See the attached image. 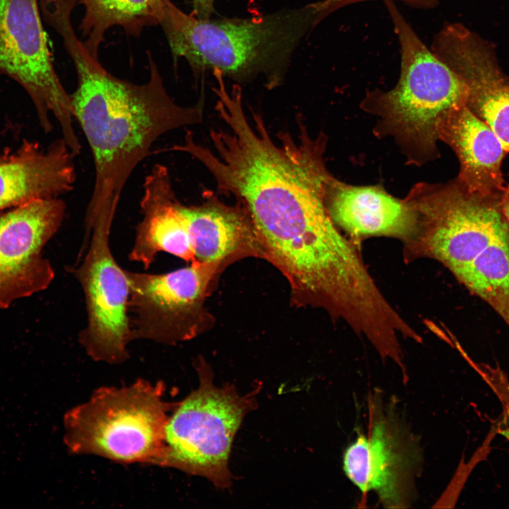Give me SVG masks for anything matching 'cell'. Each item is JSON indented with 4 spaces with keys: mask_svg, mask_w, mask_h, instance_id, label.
<instances>
[{
    "mask_svg": "<svg viewBox=\"0 0 509 509\" xmlns=\"http://www.w3.org/2000/svg\"><path fill=\"white\" fill-rule=\"evenodd\" d=\"M59 35L76 72L70 94L74 120L89 146L95 179L84 223L113 221L124 187L136 166L163 134L202 121L200 105L185 107L168 93L148 52L149 78L142 84L109 73L87 51L72 25Z\"/></svg>",
    "mask_w": 509,
    "mask_h": 509,
    "instance_id": "obj_1",
    "label": "cell"
},
{
    "mask_svg": "<svg viewBox=\"0 0 509 509\" xmlns=\"http://www.w3.org/2000/svg\"><path fill=\"white\" fill-rule=\"evenodd\" d=\"M323 20L317 3L253 18L202 20L167 0L160 21L173 62L194 75L206 71L236 79L278 80L303 38Z\"/></svg>",
    "mask_w": 509,
    "mask_h": 509,
    "instance_id": "obj_2",
    "label": "cell"
},
{
    "mask_svg": "<svg viewBox=\"0 0 509 509\" xmlns=\"http://www.w3.org/2000/svg\"><path fill=\"white\" fill-rule=\"evenodd\" d=\"M385 4L399 45V78L388 91L369 92L363 107L379 117V129L394 138L409 160L421 164L435 158L439 123L450 110L467 103L469 88L421 40L394 2Z\"/></svg>",
    "mask_w": 509,
    "mask_h": 509,
    "instance_id": "obj_3",
    "label": "cell"
},
{
    "mask_svg": "<svg viewBox=\"0 0 509 509\" xmlns=\"http://www.w3.org/2000/svg\"><path fill=\"white\" fill-rule=\"evenodd\" d=\"M165 391L163 383L144 379L95 390L64 416L69 451L120 464L159 465L168 413L175 408L165 399Z\"/></svg>",
    "mask_w": 509,
    "mask_h": 509,
    "instance_id": "obj_4",
    "label": "cell"
},
{
    "mask_svg": "<svg viewBox=\"0 0 509 509\" xmlns=\"http://www.w3.org/2000/svg\"><path fill=\"white\" fill-rule=\"evenodd\" d=\"M405 199L416 215L414 232L404 242L406 259H435L456 279L489 245L509 233L501 197L472 194L457 179L419 183Z\"/></svg>",
    "mask_w": 509,
    "mask_h": 509,
    "instance_id": "obj_5",
    "label": "cell"
},
{
    "mask_svg": "<svg viewBox=\"0 0 509 509\" xmlns=\"http://www.w3.org/2000/svg\"><path fill=\"white\" fill-rule=\"evenodd\" d=\"M196 368L199 386L176 404L169 416L158 466L204 476L218 487H228L232 443L245 416L254 408L255 399L240 395L232 385L216 386L204 363H197Z\"/></svg>",
    "mask_w": 509,
    "mask_h": 509,
    "instance_id": "obj_6",
    "label": "cell"
},
{
    "mask_svg": "<svg viewBox=\"0 0 509 509\" xmlns=\"http://www.w3.org/2000/svg\"><path fill=\"white\" fill-rule=\"evenodd\" d=\"M368 411L366 432L358 433L344 451V472L363 494L374 492L384 508H411L423 464L419 436L395 397L385 399L375 389L369 394Z\"/></svg>",
    "mask_w": 509,
    "mask_h": 509,
    "instance_id": "obj_7",
    "label": "cell"
},
{
    "mask_svg": "<svg viewBox=\"0 0 509 509\" xmlns=\"http://www.w3.org/2000/svg\"><path fill=\"white\" fill-rule=\"evenodd\" d=\"M0 74L25 90L45 132L52 131V116L69 148L81 151L70 94L54 69L38 0H0Z\"/></svg>",
    "mask_w": 509,
    "mask_h": 509,
    "instance_id": "obj_8",
    "label": "cell"
},
{
    "mask_svg": "<svg viewBox=\"0 0 509 509\" xmlns=\"http://www.w3.org/2000/svg\"><path fill=\"white\" fill-rule=\"evenodd\" d=\"M222 267L216 262L194 260L164 274L126 270L131 340L174 345L203 331L209 317L204 302Z\"/></svg>",
    "mask_w": 509,
    "mask_h": 509,
    "instance_id": "obj_9",
    "label": "cell"
},
{
    "mask_svg": "<svg viewBox=\"0 0 509 509\" xmlns=\"http://www.w3.org/2000/svg\"><path fill=\"white\" fill-rule=\"evenodd\" d=\"M112 226L98 223L85 229L89 247L74 275L82 287L87 311L79 342L94 361L119 364L129 358L127 345L131 341L129 282L111 251Z\"/></svg>",
    "mask_w": 509,
    "mask_h": 509,
    "instance_id": "obj_10",
    "label": "cell"
},
{
    "mask_svg": "<svg viewBox=\"0 0 509 509\" xmlns=\"http://www.w3.org/2000/svg\"><path fill=\"white\" fill-rule=\"evenodd\" d=\"M61 199L31 201L0 216V308L46 289L54 271L42 251L60 228Z\"/></svg>",
    "mask_w": 509,
    "mask_h": 509,
    "instance_id": "obj_11",
    "label": "cell"
},
{
    "mask_svg": "<svg viewBox=\"0 0 509 509\" xmlns=\"http://www.w3.org/2000/svg\"><path fill=\"white\" fill-rule=\"evenodd\" d=\"M438 55L465 81L467 105L495 132L509 153V80L491 47L468 28H460L442 42Z\"/></svg>",
    "mask_w": 509,
    "mask_h": 509,
    "instance_id": "obj_12",
    "label": "cell"
},
{
    "mask_svg": "<svg viewBox=\"0 0 509 509\" xmlns=\"http://www.w3.org/2000/svg\"><path fill=\"white\" fill-rule=\"evenodd\" d=\"M76 156L61 138L47 148L25 141L0 160V210L57 198L74 188Z\"/></svg>",
    "mask_w": 509,
    "mask_h": 509,
    "instance_id": "obj_13",
    "label": "cell"
},
{
    "mask_svg": "<svg viewBox=\"0 0 509 509\" xmlns=\"http://www.w3.org/2000/svg\"><path fill=\"white\" fill-rule=\"evenodd\" d=\"M140 201L142 218L129 254L131 261L149 268L159 252L186 262L196 260L188 223L174 192L168 169L155 164L145 177Z\"/></svg>",
    "mask_w": 509,
    "mask_h": 509,
    "instance_id": "obj_14",
    "label": "cell"
},
{
    "mask_svg": "<svg viewBox=\"0 0 509 509\" xmlns=\"http://www.w3.org/2000/svg\"><path fill=\"white\" fill-rule=\"evenodd\" d=\"M438 139L457 156L456 178L469 192L501 197L505 187L502 163L508 152L491 128L467 105L450 110L439 123Z\"/></svg>",
    "mask_w": 509,
    "mask_h": 509,
    "instance_id": "obj_15",
    "label": "cell"
},
{
    "mask_svg": "<svg viewBox=\"0 0 509 509\" xmlns=\"http://www.w3.org/2000/svg\"><path fill=\"white\" fill-rule=\"evenodd\" d=\"M325 204L334 224L355 242L385 235L405 242L415 229L416 215L409 202L378 186H352L332 177L326 188Z\"/></svg>",
    "mask_w": 509,
    "mask_h": 509,
    "instance_id": "obj_16",
    "label": "cell"
},
{
    "mask_svg": "<svg viewBox=\"0 0 509 509\" xmlns=\"http://www.w3.org/2000/svg\"><path fill=\"white\" fill-rule=\"evenodd\" d=\"M181 209L188 223L196 260L225 266L245 257L265 258L255 226L238 203L228 206L209 198L199 206L181 204Z\"/></svg>",
    "mask_w": 509,
    "mask_h": 509,
    "instance_id": "obj_17",
    "label": "cell"
},
{
    "mask_svg": "<svg viewBox=\"0 0 509 509\" xmlns=\"http://www.w3.org/2000/svg\"><path fill=\"white\" fill-rule=\"evenodd\" d=\"M167 0H77L84 14L79 28L84 47L98 59L106 33L114 26L138 37L148 26L160 25Z\"/></svg>",
    "mask_w": 509,
    "mask_h": 509,
    "instance_id": "obj_18",
    "label": "cell"
},
{
    "mask_svg": "<svg viewBox=\"0 0 509 509\" xmlns=\"http://www.w3.org/2000/svg\"><path fill=\"white\" fill-rule=\"evenodd\" d=\"M457 279L509 327V233L489 245Z\"/></svg>",
    "mask_w": 509,
    "mask_h": 509,
    "instance_id": "obj_19",
    "label": "cell"
},
{
    "mask_svg": "<svg viewBox=\"0 0 509 509\" xmlns=\"http://www.w3.org/2000/svg\"><path fill=\"white\" fill-rule=\"evenodd\" d=\"M474 367L498 399L503 416L509 421V380L507 375L499 367L484 363H475Z\"/></svg>",
    "mask_w": 509,
    "mask_h": 509,
    "instance_id": "obj_20",
    "label": "cell"
},
{
    "mask_svg": "<svg viewBox=\"0 0 509 509\" xmlns=\"http://www.w3.org/2000/svg\"><path fill=\"white\" fill-rule=\"evenodd\" d=\"M372 0H322L319 1V6L322 13L326 18L335 11L358 2ZM400 1L411 7L421 9H431L435 8L438 4V0H382Z\"/></svg>",
    "mask_w": 509,
    "mask_h": 509,
    "instance_id": "obj_21",
    "label": "cell"
},
{
    "mask_svg": "<svg viewBox=\"0 0 509 509\" xmlns=\"http://www.w3.org/2000/svg\"><path fill=\"white\" fill-rule=\"evenodd\" d=\"M215 2L216 0H192L191 14L199 19H210L215 12Z\"/></svg>",
    "mask_w": 509,
    "mask_h": 509,
    "instance_id": "obj_22",
    "label": "cell"
},
{
    "mask_svg": "<svg viewBox=\"0 0 509 509\" xmlns=\"http://www.w3.org/2000/svg\"><path fill=\"white\" fill-rule=\"evenodd\" d=\"M500 204L503 214L509 226V184L505 185L501 194Z\"/></svg>",
    "mask_w": 509,
    "mask_h": 509,
    "instance_id": "obj_23",
    "label": "cell"
},
{
    "mask_svg": "<svg viewBox=\"0 0 509 509\" xmlns=\"http://www.w3.org/2000/svg\"><path fill=\"white\" fill-rule=\"evenodd\" d=\"M4 156H0V160L3 158Z\"/></svg>",
    "mask_w": 509,
    "mask_h": 509,
    "instance_id": "obj_24",
    "label": "cell"
}]
</instances>
